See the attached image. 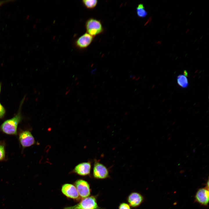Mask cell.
<instances>
[{
	"label": "cell",
	"instance_id": "1",
	"mask_svg": "<svg viewBox=\"0 0 209 209\" xmlns=\"http://www.w3.org/2000/svg\"><path fill=\"white\" fill-rule=\"evenodd\" d=\"M21 118V112L19 111L13 117L6 120L3 123L0 127L1 130L8 134H17V126Z\"/></svg>",
	"mask_w": 209,
	"mask_h": 209
},
{
	"label": "cell",
	"instance_id": "2",
	"mask_svg": "<svg viewBox=\"0 0 209 209\" xmlns=\"http://www.w3.org/2000/svg\"><path fill=\"white\" fill-rule=\"evenodd\" d=\"M85 27L87 33L93 37L102 33L104 31L100 21L93 18L87 20Z\"/></svg>",
	"mask_w": 209,
	"mask_h": 209
},
{
	"label": "cell",
	"instance_id": "3",
	"mask_svg": "<svg viewBox=\"0 0 209 209\" xmlns=\"http://www.w3.org/2000/svg\"><path fill=\"white\" fill-rule=\"evenodd\" d=\"M64 209H101L98 205L96 198L94 196H89L82 200L74 206L66 207Z\"/></svg>",
	"mask_w": 209,
	"mask_h": 209
},
{
	"label": "cell",
	"instance_id": "4",
	"mask_svg": "<svg viewBox=\"0 0 209 209\" xmlns=\"http://www.w3.org/2000/svg\"><path fill=\"white\" fill-rule=\"evenodd\" d=\"M93 175L95 178L98 179H104L109 176L107 167L96 159L94 160Z\"/></svg>",
	"mask_w": 209,
	"mask_h": 209
},
{
	"label": "cell",
	"instance_id": "5",
	"mask_svg": "<svg viewBox=\"0 0 209 209\" xmlns=\"http://www.w3.org/2000/svg\"><path fill=\"white\" fill-rule=\"evenodd\" d=\"M78 194L82 198L89 197L90 194V189L88 183L84 180L79 179L75 183Z\"/></svg>",
	"mask_w": 209,
	"mask_h": 209
},
{
	"label": "cell",
	"instance_id": "6",
	"mask_svg": "<svg viewBox=\"0 0 209 209\" xmlns=\"http://www.w3.org/2000/svg\"><path fill=\"white\" fill-rule=\"evenodd\" d=\"M19 139L21 144L23 147L30 146L35 143L33 136L28 131H24L21 133L19 135Z\"/></svg>",
	"mask_w": 209,
	"mask_h": 209
},
{
	"label": "cell",
	"instance_id": "7",
	"mask_svg": "<svg viewBox=\"0 0 209 209\" xmlns=\"http://www.w3.org/2000/svg\"><path fill=\"white\" fill-rule=\"evenodd\" d=\"M93 38L88 33H85L77 39L75 42V45L79 49H85L91 44Z\"/></svg>",
	"mask_w": 209,
	"mask_h": 209
},
{
	"label": "cell",
	"instance_id": "8",
	"mask_svg": "<svg viewBox=\"0 0 209 209\" xmlns=\"http://www.w3.org/2000/svg\"><path fill=\"white\" fill-rule=\"evenodd\" d=\"M62 193L66 197L73 199H76L79 197V194L76 187L70 184H65L62 188Z\"/></svg>",
	"mask_w": 209,
	"mask_h": 209
},
{
	"label": "cell",
	"instance_id": "9",
	"mask_svg": "<svg viewBox=\"0 0 209 209\" xmlns=\"http://www.w3.org/2000/svg\"><path fill=\"white\" fill-rule=\"evenodd\" d=\"M209 191L207 188L199 189L197 192L195 198L197 201L200 204L207 205L209 202Z\"/></svg>",
	"mask_w": 209,
	"mask_h": 209
},
{
	"label": "cell",
	"instance_id": "10",
	"mask_svg": "<svg viewBox=\"0 0 209 209\" xmlns=\"http://www.w3.org/2000/svg\"><path fill=\"white\" fill-rule=\"evenodd\" d=\"M91 168L90 162H83L76 165L74 170V172L81 176H86L90 174Z\"/></svg>",
	"mask_w": 209,
	"mask_h": 209
},
{
	"label": "cell",
	"instance_id": "11",
	"mask_svg": "<svg viewBox=\"0 0 209 209\" xmlns=\"http://www.w3.org/2000/svg\"><path fill=\"white\" fill-rule=\"evenodd\" d=\"M143 200V196L137 192H133L128 196L127 201L129 205L133 207L139 206Z\"/></svg>",
	"mask_w": 209,
	"mask_h": 209
},
{
	"label": "cell",
	"instance_id": "12",
	"mask_svg": "<svg viewBox=\"0 0 209 209\" xmlns=\"http://www.w3.org/2000/svg\"><path fill=\"white\" fill-rule=\"evenodd\" d=\"M177 81L178 84L183 88H187L188 86V79L185 75L180 74L177 77Z\"/></svg>",
	"mask_w": 209,
	"mask_h": 209
},
{
	"label": "cell",
	"instance_id": "13",
	"mask_svg": "<svg viewBox=\"0 0 209 209\" xmlns=\"http://www.w3.org/2000/svg\"><path fill=\"white\" fill-rule=\"evenodd\" d=\"M137 15L140 18H143L147 15V12L145 10L144 5L143 3L139 4L136 8Z\"/></svg>",
	"mask_w": 209,
	"mask_h": 209
},
{
	"label": "cell",
	"instance_id": "14",
	"mask_svg": "<svg viewBox=\"0 0 209 209\" xmlns=\"http://www.w3.org/2000/svg\"><path fill=\"white\" fill-rule=\"evenodd\" d=\"M82 3L87 8L91 9H93L96 6L98 3V1L83 0L82 1Z\"/></svg>",
	"mask_w": 209,
	"mask_h": 209
},
{
	"label": "cell",
	"instance_id": "15",
	"mask_svg": "<svg viewBox=\"0 0 209 209\" xmlns=\"http://www.w3.org/2000/svg\"><path fill=\"white\" fill-rule=\"evenodd\" d=\"M5 151L4 146L0 145V161L2 160L5 157Z\"/></svg>",
	"mask_w": 209,
	"mask_h": 209
},
{
	"label": "cell",
	"instance_id": "16",
	"mask_svg": "<svg viewBox=\"0 0 209 209\" xmlns=\"http://www.w3.org/2000/svg\"><path fill=\"white\" fill-rule=\"evenodd\" d=\"M118 209H131L130 205L125 203H122L120 204Z\"/></svg>",
	"mask_w": 209,
	"mask_h": 209
},
{
	"label": "cell",
	"instance_id": "17",
	"mask_svg": "<svg viewBox=\"0 0 209 209\" xmlns=\"http://www.w3.org/2000/svg\"><path fill=\"white\" fill-rule=\"evenodd\" d=\"M5 112L4 108L0 103V118H1L4 116Z\"/></svg>",
	"mask_w": 209,
	"mask_h": 209
},
{
	"label": "cell",
	"instance_id": "18",
	"mask_svg": "<svg viewBox=\"0 0 209 209\" xmlns=\"http://www.w3.org/2000/svg\"><path fill=\"white\" fill-rule=\"evenodd\" d=\"M13 0H5L0 1V7L3 4H5L9 2L13 1Z\"/></svg>",
	"mask_w": 209,
	"mask_h": 209
},
{
	"label": "cell",
	"instance_id": "19",
	"mask_svg": "<svg viewBox=\"0 0 209 209\" xmlns=\"http://www.w3.org/2000/svg\"><path fill=\"white\" fill-rule=\"evenodd\" d=\"M96 70V69H93L91 72V73L92 75H94L95 73V71Z\"/></svg>",
	"mask_w": 209,
	"mask_h": 209
},
{
	"label": "cell",
	"instance_id": "20",
	"mask_svg": "<svg viewBox=\"0 0 209 209\" xmlns=\"http://www.w3.org/2000/svg\"><path fill=\"white\" fill-rule=\"evenodd\" d=\"M134 76H135L134 75H129V78H132Z\"/></svg>",
	"mask_w": 209,
	"mask_h": 209
},
{
	"label": "cell",
	"instance_id": "21",
	"mask_svg": "<svg viewBox=\"0 0 209 209\" xmlns=\"http://www.w3.org/2000/svg\"><path fill=\"white\" fill-rule=\"evenodd\" d=\"M135 78H136V76H135L132 78V80H133L134 79H135Z\"/></svg>",
	"mask_w": 209,
	"mask_h": 209
},
{
	"label": "cell",
	"instance_id": "22",
	"mask_svg": "<svg viewBox=\"0 0 209 209\" xmlns=\"http://www.w3.org/2000/svg\"><path fill=\"white\" fill-rule=\"evenodd\" d=\"M139 78H140V77H139L137 79V78L135 79L136 80V81L138 80L139 79Z\"/></svg>",
	"mask_w": 209,
	"mask_h": 209
},
{
	"label": "cell",
	"instance_id": "23",
	"mask_svg": "<svg viewBox=\"0 0 209 209\" xmlns=\"http://www.w3.org/2000/svg\"><path fill=\"white\" fill-rule=\"evenodd\" d=\"M1 84L0 83V91H1Z\"/></svg>",
	"mask_w": 209,
	"mask_h": 209
}]
</instances>
